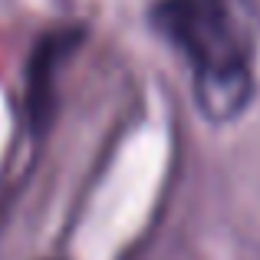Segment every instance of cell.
I'll return each instance as SVG.
<instances>
[{"instance_id": "obj_1", "label": "cell", "mask_w": 260, "mask_h": 260, "mask_svg": "<svg viewBox=\"0 0 260 260\" xmlns=\"http://www.w3.org/2000/svg\"><path fill=\"white\" fill-rule=\"evenodd\" d=\"M148 30L181 56L204 122L231 125L257 95V0H152Z\"/></svg>"}, {"instance_id": "obj_2", "label": "cell", "mask_w": 260, "mask_h": 260, "mask_svg": "<svg viewBox=\"0 0 260 260\" xmlns=\"http://www.w3.org/2000/svg\"><path fill=\"white\" fill-rule=\"evenodd\" d=\"M86 23H56L46 26L30 43L23 59V115L33 139H46L53 119H56L59 99V76L70 66V59L86 43Z\"/></svg>"}]
</instances>
